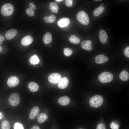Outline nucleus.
Wrapping results in <instances>:
<instances>
[{
  "instance_id": "1",
  "label": "nucleus",
  "mask_w": 129,
  "mask_h": 129,
  "mask_svg": "<svg viewBox=\"0 0 129 129\" xmlns=\"http://www.w3.org/2000/svg\"><path fill=\"white\" fill-rule=\"evenodd\" d=\"M103 99L102 97L97 95L92 97L89 101V104L91 107L97 108L100 107L102 104Z\"/></svg>"
},
{
  "instance_id": "2",
  "label": "nucleus",
  "mask_w": 129,
  "mask_h": 129,
  "mask_svg": "<svg viewBox=\"0 0 129 129\" xmlns=\"http://www.w3.org/2000/svg\"><path fill=\"white\" fill-rule=\"evenodd\" d=\"M1 12L5 16L11 15L14 11V8L13 5L9 3H5L2 5L1 8Z\"/></svg>"
},
{
  "instance_id": "3",
  "label": "nucleus",
  "mask_w": 129,
  "mask_h": 129,
  "mask_svg": "<svg viewBox=\"0 0 129 129\" xmlns=\"http://www.w3.org/2000/svg\"><path fill=\"white\" fill-rule=\"evenodd\" d=\"M77 18L81 23L84 25H87L89 23V16L84 11H81L78 13L77 15Z\"/></svg>"
},
{
  "instance_id": "4",
  "label": "nucleus",
  "mask_w": 129,
  "mask_h": 129,
  "mask_svg": "<svg viewBox=\"0 0 129 129\" xmlns=\"http://www.w3.org/2000/svg\"><path fill=\"white\" fill-rule=\"evenodd\" d=\"M113 74L108 72H103L98 76L99 80L102 83L109 82L113 80Z\"/></svg>"
},
{
  "instance_id": "5",
  "label": "nucleus",
  "mask_w": 129,
  "mask_h": 129,
  "mask_svg": "<svg viewBox=\"0 0 129 129\" xmlns=\"http://www.w3.org/2000/svg\"><path fill=\"white\" fill-rule=\"evenodd\" d=\"M8 101L10 104L11 106H17L20 102L19 95L16 93L12 94L9 97Z\"/></svg>"
},
{
  "instance_id": "6",
  "label": "nucleus",
  "mask_w": 129,
  "mask_h": 129,
  "mask_svg": "<svg viewBox=\"0 0 129 129\" xmlns=\"http://www.w3.org/2000/svg\"><path fill=\"white\" fill-rule=\"evenodd\" d=\"M61 77V75L59 74L54 73L49 75L48 79L50 83L53 84H56L58 83Z\"/></svg>"
},
{
  "instance_id": "7",
  "label": "nucleus",
  "mask_w": 129,
  "mask_h": 129,
  "mask_svg": "<svg viewBox=\"0 0 129 129\" xmlns=\"http://www.w3.org/2000/svg\"><path fill=\"white\" fill-rule=\"evenodd\" d=\"M19 83L18 78L15 76H12L10 77L7 81V84L9 86L13 87L17 86Z\"/></svg>"
},
{
  "instance_id": "8",
  "label": "nucleus",
  "mask_w": 129,
  "mask_h": 129,
  "mask_svg": "<svg viewBox=\"0 0 129 129\" xmlns=\"http://www.w3.org/2000/svg\"><path fill=\"white\" fill-rule=\"evenodd\" d=\"M109 60L108 58L104 55L100 54L96 56L95 60L97 64H100L107 62Z\"/></svg>"
},
{
  "instance_id": "9",
  "label": "nucleus",
  "mask_w": 129,
  "mask_h": 129,
  "mask_svg": "<svg viewBox=\"0 0 129 129\" xmlns=\"http://www.w3.org/2000/svg\"><path fill=\"white\" fill-rule=\"evenodd\" d=\"M69 80L66 77H64L61 79L58 83V87L61 89L66 88L69 84Z\"/></svg>"
},
{
  "instance_id": "10",
  "label": "nucleus",
  "mask_w": 129,
  "mask_h": 129,
  "mask_svg": "<svg viewBox=\"0 0 129 129\" xmlns=\"http://www.w3.org/2000/svg\"><path fill=\"white\" fill-rule=\"evenodd\" d=\"M70 20L67 17H63L60 19L58 22V24L60 27L64 28L67 27L69 24Z\"/></svg>"
},
{
  "instance_id": "11",
  "label": "nucleus",
  "mask_w": 129,
  "mask_h": 129,
  "mask_svg": "<svg viewBox=\"0 0 129 129\" xmlns=\"http://www.w3.org/2000/svg\"><path fill=\"white\" fill-rule=\"evenodd\" d=\"M40 112L39 108L37 106L33 107L29 115V118L31 120L35 118L38 114Z\"/></svg>"
},
{
  "instance_id": "12",
  "label": "nucleus",
  "mask_w": 129,
  "mask_h": 129,
  "mask_svg": "<svg viewBox=\"0 0 129 129\" xmlns=\"http://www.w3.org/2000/svg\"><path fill=\"white\" fill-rule=\"evenodd\" d=\"M99 37L101 42L103 43H106L107 40L108 35L106 31L104 30H101L99 32Z\"/></svg>"
},
{
  "instance_id": "13",
  "label": "nucleus",
  "mask_w": 129,
  "mask_h": 129,
  "mask_svg": "<svg viewBox=\"0 0 129 129\" xmlns=\"http://www.w3.org/2000/svg\"><path fill=\"white\" fill-rule=\"evenodd\" d=\"M33 41V38L30 36L26 35L22 39L21 43L22 45L27 46L31 44Z\"/></svg>"
},
{
  "instance_id": "14",
  "label": "nucleus",
  "mask_w": 129,
  "mask_h": 129,
  "mask_svg": "<svg viewBox=\"0 0 129 129\" xmlns=\"http://www.w3.org/2000/svg\"><path fill=\"white\" fill-rule=\"evenodd\" d=\"M17 33V31L15 29H12L9 30L5 33V37L8 40L11 39L16 35Z\"/></svg>"
},
{
  "instance_id": "15",
  "label": "nucleus",
  "mask_w": 129,
  "mask_h": 129,
  "mask_svg": "<svg viewBox=\"0 0 129 129\" xmlns=\"http://www.w3.org/2000/svg\"><path fill=\"white\" fill-rule=\"evenodd\" d=\"M82 48L86 50L90 51L92 49L91 42L89 40L83 41L81 44Z\"/></svg>"
},
{
  "instance_id": "16",
  "label": "nucleus",
  "mask_w": 129,
  "mask_h": 129,
  "mask_svg": "<svg viewBox=\"0 0 129 129\" xmlns=\"http://www.w3.org/2000/svg\"><path fill=\"white\" fill-rule=\"evenodd\" d=\"M69 98L67 96H63L60 97L58 100L59 103L62 106L68 104L70 102Z\"/></svg>"
},
{
  "instance_id": "17",
  "label": "nucleus",
  "mask_w": 129,
  "mask_h": 129,
  "mask_svg": "<svg viewBox=\"0 0 129 129\" xmlns=\"http://www.w3.org/2000/svg\"><path fill=\"white\" fill-rule=\"evenodd\" d=\"M52 40V36L50 33L48 32L44 35L43 38V41L45 44L49 43Z\"/></svg>"
},
{
  "instance_id": "18",
  "label": "nucleus",
  "mask_w": 129,
  "mask_h": 129,
  "mask_svg": "<svg viewBox=\"0 0 129 129\" xmlns=\"http://www.w3.org/2000/svg\"><path fill=\"white\" fill-rule=\"evenodd\" d=\"M28 87L30 91L32 92L37 91L39 88V86L36 83L34 82H30L28 84Z\"/></svg>"
},
{
  "instance_id": "19",
  "label": "nucleus",
  "mask_w": 129,
  "mask_h": 129,
  "mask_svg": "<svg viewBox=\"0 0 129 129\" xmlns=\"http://www.w3.org/2000/svg\"><path fill=\"white\" fill-rule=\"evenodd\" d=\"M120 79L123 81H128L129 78V73L126 70L122 71L119 75Z\"/></svg>"
},
{
  "instance_id": "20",
  "label": "nucleus",
  "mask_w": 129,
  "mask_h": 129,
  "mask_svg": "<svg viewBox=\"0 0 129 129\" xmlns=\"http://www.w3.org/2000/svg\"><path fill=\"white\" fill-rule=\"evenodd\" d=\"M48 116L43 113L39 114L37 118V121L40 123H42L45 122L48 119Z\"/></svg>"
},
{
  "instance_id": "21",
  "label": "nucleus",
  "mask_w": 129,
  "mask_h": 129,
  "mask_svg": "<svg viewBox=\"0 0 129 129\" xmlns=\"http://www.w3.org/2000/svg\"><path fill=\"white\" fill-rule=\"evenodd\" d=\"M105 7L103 6L100 5L99 7L96 8L93 12L94 15L97 16L100 15L104 11Z\"/></svg>"
},
{
  "instance_id": "22",
  "label": "nucleus",
  "mask_w": 129,
  "mask_h": 129,
  "mask_svg": "<svg viewBox=\"0 0 129 129\" xmlns=\"http://www.w3.org/2000/svg\"><path fill=\"white\" fill-rule=\"evenodd\" d=\"M59 6L58 4L55 2H51L50 4V8L51 12L54 13H57L58 11Z\"/></svg>"
},
{
  "instance_id": "23",
  "label": "nucleus",
  "mask_w": 129,
  "mask_h": 129,
  "mask_svg": "<svg viewBox=\"0 0 129 129\" xmlns=\"http://www.w3.org/2000/svg\"><path fill=\"white\" fill-rule=\"evenodd\" d=\"M56 19V16L51 15L49 16H45L43 18L44 21L46 23H52L54 22Z\"/></svg>"
},
{
  "instance_id": "24",
  "label": "nucleus",
  "mask_w": 129,
  "mask_h": 129,
  "mask_svg": "<svg viewBox=\"0 0 129 129\" xmlns=\"http://www.w3.org/2000/svg\"><path fill=\"white\" fill-rule=\"evenodd\" d=\"M40 60L36 54H34L31 56L29 59L30 63L32 65H35L38 64Z\"/></svg>"
},
{
  "instance_id": "25",
  "label": "nucleus",
  "mask_w": 129,
  "mask_h": 129,
  "mask_svg": "<svg viewBox=\"0 0 129 129\" xmlns=\"http://www.w3.org/2000/svg\"><path fill=\"white\" fill-rule=\"evenodd\" d=\"M69 41L71 43L76 44H78L80 42L79 38L74 35H72L69 38Z\"/></svg>"
},
{
  "instance_id": "26",
  "label": "nucleus",
  "mask_w": 129,
  "mask_h": 129,
  "mask_svg": "<svg viewBox=\"0 0 129 129\" xmlns=\"http://www.w3.org/2000/svg\"><path fill=\"white\" fill-rule=\"evenodd\" d=\"M1 128L2 129H10V123L7 120L3 121L2 124Z\"/></svg>"
},
{
  "instance_id": "27",
  "label": "nucleus",
  "mask_w": 129,
  "mask_h": 129,
  "mask_svg": "<svg viewBox=\"0 0 129 129\" xmlns=\"http://www.w3.org/2000/svg\"><path fill=\"white\" fill-rule=\"evenodd\" d=\"M64 55L67 56L70 55L72 53V50L69 48H65L64 49Z\"/></svg>"
},
{
  "instance_id": "28",
  "label": "nucleus",
  "mask_w": 129,
  "mask_h": 129,
  "mask_svg": "<svg viewBox=\"0 0 129 129\" xmlns=\"http://www.w3.org/2000/svg\"><path fill=\"white\" fill-rule=\"evenodd\" d=\"M13 127L14 129H24L22 124L19 122L15 123L14 124Z\"/></svg>"
},
{
  "instance_id": "29",
  "label": "nucleus",
  "mask_w": 129,
  "mask_h": 129,
  "mask_svg": "<svg viewBox=\"0 0 129 129\" xmlns=\"http://www.w3.org/2000/svg\"><path fill=\"white\" fill-rule=\"evenodd\" d=\"M26 11L27 14L30 16H33L34 14V11L30 8H27Z\"/></svg>"
},
{
  "instance_id": "30",
  "label": "nucleus",
  "mask_w": 129,
  "mask_h": 129,
  "mask_svg": "<svg viewBox=\"0 0 129 129\" xmlns=\"http://www.w3.org/2000/svg\"><path fill=\"white\" fill-rule=\"evenodd\" d=\"M110 126L112 129H118L119 125L117 123L113 122L110 124Z\"/></svg>"
},
{
  "instance_id": "31",
  "label": "nucleus",
  "mask_w": 129,
  "mask_h": 129,
  "mask_svg": "<svg viewBox=\"0 0 129 129\" xmlns=\"http://www.w3.org/2000/svg\"><path fill=\"white\" fill-rule=\"evenodd\" d=\"M72 0H65V4L67 6L70 7L72 5Z\"/></svg>"
},
{
  "instance_id": "32",
  "label": "nucleus",
  "mask_w": 129,
  "mask_h": 129,
  "mask_svg": "<svg viewBox=\"0 0 129 129\" xmlns=\"http://www.w3.org/2000/svg\"><path fill=\"white\" fill-rule=\"evenodd\" d=\"M96 129H106V127L104 124L101 123L97 125Z\"/></svg>"
},
{
  "instance_id": "33",
  "label": "nucleus",
  "mask_w": 129,
  "mask_h": 129,
  "mask_svg": "<svg viewBox=\"0 0 129 129\" xmlns=\"http://www.w3.org/2000/svg\"><path fill=\"white\" fill-rule=\"evenodd\" d=\"M124 53L125 55L128 58L129 57V47L126 48L124 51Z\"/></svg>"
},
{
  "instance_id": "34",
  "label": "nucleus",
  "mask_w": 129,
  "mask_h": 129,
  "mask_svg": "<svg viewBox=\"0 0 129 129\" xmlns=\"http://www.w3.org/2000/svg\"><path fill=\"white\" fill-rule=\"evenodd\" d=\"M29 6L30 8L32 10H35L36 9L35 5H34V3L30 2L29 3Z\"/></svg>"
},
{
  "instance_id": "35",
  "label": "nucleus",
  "mask_w": 129,
  "mask_h": 129,
  "mask_svg": "<svg viewBox=\"0 0 129 129\" xmlns=\"http://www.w3.org/2000/svg\"><path fill=\"white\" fill-rule=\"evenodd\" d=\"M4 40V37L2 35H0V45L2 43L3 41Z\"/></svg>"
},
{
  "instance_id": "36",
  "label": "nucleus",
  "mask_w": 129,
  "mask_h": 129,
  "mask_svg": "<svg viewBox=\"0 0 129 129\" xmlns=\"http://www.w3.org/2000/svg\"><path fill=\"white\" fill-rule=\"evenodd\" d=\"M31 129H41L38 126L34 125L33 126Z\"/></svg>"
},
{
  "instance_id": "37",
  "label": "nucleus",
  "mask_w": 129,
  "mask_h": 129,
  "mask_svg": "<svg viewBox=\"0 0 129 129\" xmlns=\"http://www.w3.org/2000/svg\"><path fill=\"white\" fill-rule=\"evenodd\" d=\"M3 117V114L0 112V119H1Z\"/></svg>"
},
{
  "instance_id": "38",
  "label": "nucleus",
  "mask_w": 129,
  "mask_h": 129,
  "mask_svg": "<svg viewBox=\"0 0 129 129\" xmlns=\"http://www.w3.org/2000/svg\"><path fill=\"white\" fill-rule=\"evenodd\" d=\"M62 0H55V1L57 2H59L63 1Z\"/></svg>"
},
{
  "instance_id": "39",
  "label": "nucleus",
  "mask_w": 129,
  "mask_h": 129,
  "mask_svg": "<svg viewBox=\"0 0 129 129\" xmlns=\"http://www.w3.org/2000/svg\"><path fill=\"white\" fill-rule=\"evenodd\" d=\"M2 49V47L0 45V52L1 51Z\"/></svg>"
},
{
  "instance_id": "40",
  "label": "nucleus",
  "mask_w": 129,
  "mask_h": 129,
  "mask_svg": "<svg viewBox=\"0 0 129 129\" xmlns=\"http://www.w3.org/2000/svg\"><path fill=\"white\" fill-rule=\"evenodd\" d=\"M104 4L103 3H102V4H101V6H103V5Z\"/></svg>"
},
{
  "instance_id": "41",
  "label": "nucleus",
  "mask_w": 129,
  "mask_h": 129,
  "mask_svg": "<svg viewBox=\"0 0 129 129\" xmlns=\"http://www.w3.org/2000/svg\"><path fill=\"white\" fill-rule=\"evenodd\" d=\"M94 1H99V0H94Z\"/></svg>"
},
{
  "instance_id": "42",
  "label": "nucleus",
  "mask_w": 129,
  "mask_h": 129,
  "mask_svg": "<svg viewBox=\"0 0 129 129\" xmlns=\"http://www.w3.org/2000/svg\"><path fill=\"white\" fill-rule=\"evenodd\" d=\"M99 1H102V0H100Z\"/></svg>"
},
{
  "instance_id": "43",
  "label": "nucleus",
  "mask_w": 129,
  "mask_h": 129,
  "mask_svg": "<svg viewBox=\"0 0 129 129\" xmlns=\"http://www.w3.org/2000/svg\"></svg>"
}]
</instances>
